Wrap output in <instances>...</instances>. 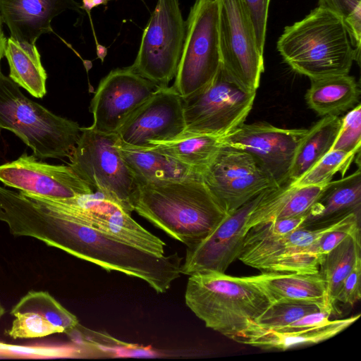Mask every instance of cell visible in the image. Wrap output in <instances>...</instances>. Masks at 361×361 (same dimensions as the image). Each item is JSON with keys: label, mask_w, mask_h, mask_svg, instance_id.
<instances>
[{"label": "cell", "mask_w": 361, "mask_h": 361, "mask_svg": "<svg viewBox=\"0 0 361 361\" xmlns=\"http://www.w3.org/2000/svg\"><path fill=\"white\" fill-rule=\"evenodd\" d=\"M185 128L182 97L168 86L157 87L116 133L126 144L147 147L152 142L175 138Z\"/></svg>", "instance_id": "ac0fdd59"}, {"label": "cell", "mask_w": 361, "mask_h": 361, "mask_svg": "<svg viewBox=\"0 0 361 361\" xmlns=\"http://www.w3.org/2000/svg\"><path fill=\"white\" fill-rule=\"evenodd\" d=\"M322 235L321 228L300 227L277 235L257 225L248 230L238 259L262 272L316 274L324 257L314 250Z\"/></svg>", "instance_id": "30bf717a"}, {"label": "cell", "mask_w": 361, "mask_h": 361, "mask_svg": "<svg viewBox=\"0 0 361 361\" xmlns=\"http://www.w3.org/2000/svg\"><path fill=\"white\" fill-rule=\"evenodd\" d=\"M201 176L227 214L263 191L276 188L252 155L228 146L221 148Z\"/></svg>", "instance_id": "4fadbf2b"}, {"label": "cell", "mask_w": 361, "mask_h": 361, "mask_svg": "<svg viewBox=\"0 0 361 361\" xmlns=\"http://www.w3.org/2000/svg\"><path fill=\"white\" fill-rule=\"evenodd\" d=\"M318 4L341 18L352 45L360 53L361 0H318Z\"/></svg>", "instance_id": "d6a6232c"}, {"label": "cell", "mask_w": 361, "mask_h": 361, "mask_svg": "<svg viewBox=\"0 0 361 361\" xmlns=\"http://www.w3.org/2000/svg\"><path fill=\"white\" fill-rule=\"evenodd\" d=\"M3 20L0 16V72H1V62L2 59L4 57V51L6 48V44L7 38L6 37L4 30H3Z\"/></svg>", "instance_id": "60d3db41"}, {"label": "cell", "mask_w": 361, "mask_h": 361, "mask_svg": "<svg viewBox=\"0 0 361 361\" xmlns=\"http://www.w3.org/2000/svg\"><path fill=\"white\" fill-rule=\"evenodd\" d=\"M157 87L130 66L111 71L100 80L91 100L90 127L102 133H116Z\"/></svg>", "instance_id": "2e32d148"}, {"label": "cell", "mask_w": 361, "mask_h": 361, "mask_svg": "<svg viewBox=\"0 0 361 361\" xmlns=\"http://www.w3.org/2000/svg\"><path fill=\"white\" fill-rule=\"evenodd\" d=\"M185 30L179 0H157L130 67L157 87H168L176 74Z\"/></svg>", "instance_id": "9c48e42d"}, {"label": "cell", "mask_w": 361, "mask_h": 361, "mask_svg": "<svg viewBox=\"0 0 361 361\" xmlns=\"http://www.w3.org/2000/svg\"><path fill=\"white\" fill-rule=\"evenodd\" d=\"M361 171L360 166L350 175L330 181L306 212L302 227H322L336 222L350 214L360 215Z\"/></svg>", "instance_id": "44dd1931"}, {"label": "cell", "mask_w": 361, "mask_h": 361, "mask_svg": "<svg viewBox=\"0 0 361 361\" xmlns=\"http://www.w3.org/2000/svg\"><path fill=\"white\" fill-rule=\"evenodd\" d=\"M117 145L137 185L201 175L197 170L154 150L152 147L129 145L121 142L119 138Z\"/></svg>", "instance_id": "cb8c5ba5"}, {"label": "cell", "mask_w": 361, "mask_h": 361, "mask_svg": "<svg viewBox=\"0 0 361 361\" xmlns=\"http://www.w3.org/2000/svg\"><path fill=\"white\" fill-rule=\"evenodd\" d=\"M23 194L92 228L157 255H164L166 243L162 240L140 226L118 204L99 192L68 199Z\"/></svg>", "instance_id": "7c38bea8"}, {"label": "cell", "mask_w": 361, "mask_h": 361, "mask_svg": "<svg viewBox=\"0 0 361 361\" xmlns=\"http://www.w3.org/2000/svg\"><path fill=\"white\" fill-rule=\"evenodd\" d=\"M326 185L298 186L287 182L267 190L247 221V229L271 221L304 215Z\"/></svg>", "instance_id": "603a6c76"}, {"label": "cell", "mask_w": 361, "mask_h": 361, "mask_svg": "<svg viewBox=\"0 0 361 361\" xmlns=\"http://www.w3.org/2000/svg\"><path fill=\"white\" fill-rule=\"evenodd\" d=\"M270 298L273 302L281 300L310 302L334 312L326 282L322 274L291 272H262L247 276Z\"/></svg>", "instance_id": "7402d4cb"}, {"label": "cell", "mask_w": 361, "mask_h": 361, "mask_svg": "<svg viewBox=\"0 0 361 361\" xmlns=\"http://www.w3.org/2000/svg\"><path fill=\"white\" fill-rule=\"evenodd\" d=\"M266 190L228 213L206 238L187 247L181 274L225 273L229 265L238 259L248 231L247 221Z\"/></svg>", "instance_id": "9a60e30c"}, {"label": "cell", "mask_w": 361, "mask_h": 361, "mask_svg": "<svg viewBox=\"0 0 361 361\" xmlns=\"http://www.w3.org/2000/svg\"><path fill=\"white\" fill-rule=\"evenodd\" d=\"M23 312L39 314L59 329L61 333H68L78 325L76 316L66 309L47 291L27 292L13 306L10 313L12 315Z\"/></svg>", "instance_id": "f546056e"}, {"label": "cell", "mask_w": 361, "mask_h": 361, "mask_svg": "<svg viewBox=\"0 0 361 361\" xmlns=\"http://www.w3.org/2000/svg\"><path fill=\"white\" fill-rule=\"evenodd\" d=\"M81 8L85 10L89 15L91 11L101 5H106L108 0H81Z\"/></svg>", "instance_id": "ab89813d"}, {"label": "cell", "mask_w": 361, "mask_h": 361, "mask_svg": "<svg viewBox=\"0 0 361 361\" xmlns=\"http://www.w3.org/2000/svg\"><path fill=\"white\" fill-rule=\"evenodd\" d=\"M341 125L337 115L322 116L307 133L298 145L288 174L294 182L310 169L332 148Z\"/></svg>", "instance_id": "83f0119b"}, {"label": "cell", "mask_w": 361, "mask_h": 361, "mask_svg": "<svg viewBox=\"0 0 361 361\" xmlns=\"http://www.w3.org/2000/svg\"><path fill=\"white\" fill-rule=\"evenodd\" d=\"M304 220L305 215H302L295 217L274 220L258 225L271 234L283 235L300 227H302Z\"/></svg>", "instance_id": "f35d334b"}, {"label": "cell", "mask_w": 361, "mask_h": 361, "mask_svg": "<svg viewBox=\"0 0 361 361\" xmlns=\"http://www.w3.org/2000/svg\"><path fill=\"white\" fill-rule=\"evenodd\" d=\"M341 119V128L331 150L360 152L361 105L353 107Z\"/></svg>", "instance_id": "e575fe53"}, {"label": "cell", "mask_w": 361, "mask_h": 361, "mask_svg": "<svg viewBox=\"0 0 361 361\" xmlns=\"http://www.w3.org/2000/svg\"><path fill=\"white\" fill-rule=\"evenodd\" d=\"M319 310H329L316 303L298 300L276 301L273 302L253 323L268 329L283 327L310 312Z\"/></svg>", "instance_id": "1f68e13d"}, {"label": "cell", "mask_w": 361, "mask_h": 361, "mask_svg": "<svg viewBox=\"0 0 361 361\" xmlns=\"http://www.w3.org/2000/svg\"><path fill=\"white\" fill-rule=\"evenodd\" d=\"M4 56L9 66L8 77L32 96L42 98L47 94V75L35 44L7 38Z\"/></svg>", "instance_id": "484cf974"}, {"label": "cell", "mask_w": 361, "mask_h": 361, "mask_svg": "<svg viewBox=\"0 0 361 361\" xmlns=\"http://www.w3.org/2000/svg\"><path fill=\"white\" fill-rule=\"evenodd\" d=\"M357 153L330 150L300 178L290 183L298 186L325 185L338 171L343 177Z\"/></svg>", "instance_id": "4dcf8cb0"}, {"label": "cell", "mask_w": 361, "mask_h": 361, "mask_svg": "<svg viewBox=\"0 0 361 361\" xmlns=\"http://www.w3.org/2000/svg\"><path fill=\"white\" fill-rule=\"evenodd\" d=\"M276 47L294 71L310 79L348 74L360 61L341 18L319 6L286 26Z\"/></svg>", "instance_id": "3957f363"}, {"label": "cell", "mask_w": 361, "mask_h": 361, "mask_svg": "<svg viewBox=\"0 0 361 361\" xmlns=\"http://www.w3.org/2000/svg\"><path fill=\"white\" fill-rule=\"evenodd\" d=\"M0 128L11 131L38 159L69 157L80 135L79 124L27 98L0 72Z\"/></svg>", "instance_id": "5b68a950"}, {"label": "cell", "mask_w": 361, "mask_h": 361, "mask_svg": "<svg viewBox=\"0 0 361 361\" xmlns=\"http://www.w3.org/2000/svg\"><path fill=\"white\" fill-rule=\"evenodd\" d=\"M6 334L13 339L42 338L55 334H61L59 329L44 317L34 312H16Z\"/></svg>", "instance_id": "836d02e7"}, {"label": "cell", "mask_w": 361, "mask_h": 361, "mask_svg": "<svg viewBox=\"0 0 361 361\" xmlns=\"http://www.w3.org/2000/svg\"><path fill=\"white\" fill-rule=\"evenodd\" d=\"M255 96L256 92L245 90L221 66L208 84L182 97L183 132L224 137L245 122Z\"/></svg>", "instance_id": "52a82bcc"}, {"label": "cell", "mask_w": 361, "mask_h": 361, "mask_svg": "<svg viewBox=\"0 0 361 361\" xmlns=\"http://www.w3.org/2000/svg\"><path fill=\"white\" fill-rule=\"evenodd\" d=\"M249 10L257 44L264 53L269 7L271 0H244Z\"/></svg>", "instance_id": "d590c367"}, {"label": "cell", "mask_w": 361, "mask_h": 361, "mask_svg": "<svg viewBox=\"0 0 361 361\" xmlns=\"http://www.w3.org/2000/svg\"><path fill=\"white\" fill-rule=\"evenodd\" d=\"M0 181L23 193L50 199H68L94 192L70 166L50 164L26 152L0 165Z\"/></svg>", "instance_id": "e0dca14e"}, {"label": "cell", "mask_w": 361, "mask_h": 361, "mask_svg": "<svg viewBox=\"0 0 361 361\" xmlns=\"http://www.w3.org/2000/svg\"><path fill=\"white\" fill-rule=\"evenodd\" d=\"M305 94L308 106L322 116L338 115L358 101L360 88L354 77L346 75L310 79Z\"/></svg>", "instance_id": "d4e9b609"}, {"label": "cell", "mask_w": 361, "mask_h": 361, "mask_svg": "<svg viewBox=\"0 0 361 361\" xmlns=\"http://www.w3.org/2000/svg\"><path fill=\"white\" fill-rule=\"evenodd\" d=\"M307 129H288L267 122L243 123L222 137L224 146L252 155L276 187L288 182L296 149Z\"/></svg>", "instance_id": "5bb4252c"}, {"label": "cell", "mask_w": 361, "mask_h": 361, "mask_svg": "<svg viewBox=\"0 0 361 361\" xmlns=\"http://www.w3.org/2000/svg\"><path fill=\"white\" fill-rule=\"evenodd\" d=\"M358 228H360V219H355L342 226L325 233L316 243L317 253L321 255H326L345 238Z\"/></svg>", "instance_id": "74e56055"}, {"label": "cell", "mask_w": 361, "mask_h": 361, "mask_svg": "<svg viewBox=\"0 0 361 361\" xmlns=\"http://www.w3.org/2000/svg\"><path fill=\"white\" fill-rule=\"evenodd\" d=\"M21 231L49 246L108 271L140 279L157 293H166L181 274L178 253L157 255L85 225L45 204L25 213Z\"/></svg>", "instance_id": "6da1fadb"}, {"label": "cell", "mask_w": 361, "mask_h": 361, "mask_svg": "<svg viewBox=\"0 0 361 361\" xmlns=\"http://www.w3.org/2000/svg\"><path fill=\"white\" fill-rule=\"evenodd\" d=\"M221 66L242 88L256 92L264 71L251 16L244 0H217Z\"/></svg>", "instance_id": "8fae6325"}, {"label": "cell", "mask_w": 361, "mask_h": 361, "mask_svg": "<svg viewBox=\"0 0 361 361\" xmlns=\"http://www.w3.org/2000/svg\"><path fill=\"white\" fill-rule=\"evenodd\" d=\"M118 139L116 133L80 127V135L68 165L94 191L112 200L131 214V198L137 183L120 153Z\"/></svg>", "instance_id": "8992f818"}, {"label": "cell", "mask_w": 361, "mask_h": 361, "mask_svg": "<svg viewBox=\"0 0 361 361\" xmlns=\"http://www.w3.org/2000/svg\"><path fill=\"white\" fill-rule=\"evenodd\" d=\"M359 317L360 314H357L345 319L329 320L323 324L308 328L286 326L268 329L252 322L245 329L230 339L262 349L285 350L301 345L317 344L331 338L351 326Z\"/></svg>", "instance_id": "ffe728a7"}, {"label": "cell", "mask_w": 361, "mask_h": 361, "mask_svg": "<svg viewBox=\"0 0 361 361\" xmlns=\"http://www.w3.org/2000/svg\"><path fill=\"white\" fill-rule=\"evenodd\" d=\"M185 37L173 88L186 97L208 84L221 66L217 0H196L185 20Z\"/></svg>", "instance_id": "ba28073f"}, {"label": "cell", "mask_w": 361, "mask_h": 361, "mask_svg": "<svg viewBox=\"0 0 361 361\" xmlns=\"http://www.w3.org/2000/svg\"><path fill=\"white\" fill-rule=\"evenodd\" d=\"M68 9L79 11L81 6L75 0H0V16L11 37L30 44L52 32V20Z\"/></svg>", "instance_id": "d6986e66"}, {"label": "cell", "mask_w": 361, "mask_h": 361, "mask_svg": "<svg viewBox=\"0 0 361 361\" xmlns=\"http://www.w3.org/2000/svg\"><path fill=\"white\" fill-rule=\"evenodd\" d=\"M131 206L140 216L186 247L206 238L227 214L201 175L138 184Z\"/></svg>", "instance_id": "7a4b0ae2"}, {"label": "cell", "mask_w": 361, "mask_h": 361, "mask_svg": "<svg viewBox=\"0 0 361 361\" xmlns=\"http://www.w3.org/2000/svg\"><path fill=\"white\" fill-rule=\"evenodd\" d=\"M221 136L183 132L167 141L154 142L151 147L200 173L224 146Z\"/></svg>", "instance_id": "4316f807"}, {"label": "cell", "mask_w": 361, "mask_h": 361, "mask_svg": "<svg viewBox=\"0 0 361 361\" xmlns=\"http://www.w3.org/2000/svg\"><path fill=\"white\" fill-rule=\"evenodd\" d=\"M185 302L207 328L228 338L245 329L273 303L247 276L219 272L189 276Z\"/></svg>", "instance_id": "277c9868"}, {"label": "cell", "mask_w": 361, "mask_h": 361, "mask_svg": "<svg viewBox=\"0 0 361 361\" xmlns=\"http://www.w3.org/2000/svg\"><path fill=\"white\" fill-rule=\"evenodd\" d=\"M361 257L343 281L336 297V302L353 305L361 298Z\"/></svg>", "instance_id": "8d00e7d4"}, {"label": "cell", "mask_w": 361, "mask_h": 361, "mask_svg": "<svg viewBox=\"0 0 361 361\" xmlns=\"http://www.w3.org/2000/svg\"><path fill=\"white\" fill-rule=\"evenodd\" d=\"M360 237L358 228L325 255L319 265V272L325 280L328 298L334 307L343 281L361 257Z\"/></svg>", "instance_id": "f1b7e54d"}, {"label": "cell", "mask_w": 361, "mask_h": 361, "mask_svg": "<svg viewBox=\"0 0 361 361\" xmlns=\"http://www.w3.org/2000/svg\"><path fill=\"white\" fill-rule=\"evenodd\" d=\"M4 313H5V308L4 307V306L0 302V319L3 317Z\"/></svg>", "instance_id": "b9f144b4"}]
</instances>
